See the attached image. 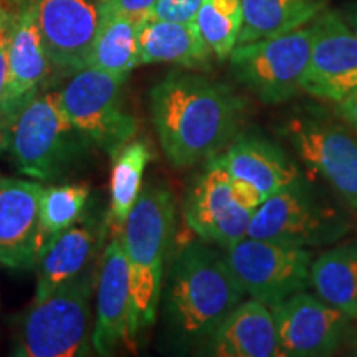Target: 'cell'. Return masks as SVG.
<instances>
[{"label":"cell","instance_id":"obj_1","mask_svg":"<svg viewBox=\"0 0 357 357\" xmlns=\"http://www.w3.org/2000/svg\"><path fill=\"white\" fill-rule=\"evenodd\" d=\"M151 116L174 167L211 160L235 141L245 102L227 84L174 71L151 89Z\"/></svg>","mask_w":357,"mask_h":357},{"label":"cell","instance_id":"obj_2","mask_svg":"<svg viewBox=\"0 0 357 357\" xmlns=\"http://www.w3.org/2000/svg\"><path fill=\"white\" fill-rule=\"evenodd\" d=\"M247 296L223 252L208 242L178 250L164 293V319L182 346L211 339L227 316Z\"/></svg>","mask_w":357,"mask_h":357},{"label":"cell","instance_id":"obj_3","mask_svg":"<svg viewBox=\"0 0 357 357\" xmlns=\"http://www.w3.org/2000/svg\"><path fill=\"white\" fill-rule=\"evenodd\" d=\"M176 200L166 185H149L129 212L121 231L131 271V326L129 337L151 328L162 298L164 263L171 243Z\"/></svg>","mask_w":357,"mask_h":357},{"label":"cell","instance_id":"obj_4","mask_svg":"<svg viewBox=\"0 0 357 357\" xmlns=\"http://www.w3.org/2000/svg\"><path fill=\"white\" fill-rule=\"evenodd\" d=\"M70 121L60 91L37 93L3 132V149L17 171L43 182L61 181L91 149Z\"/></svg>","mask_w":357,"mask_h":357},{"label":"cell","instance_id":"obj_5","mask_svg":"<svg viewBox=\"0 0 357 357\" xmlns=\"http://www.w3.org/2000/svg\"><path fill=\"white\" fill-rule=\"evenodd\" d=\"M98 271L93 263L38 303H33L20 324L13 356L84 357L93 349L91 300Z\"/></svg>","mask_w":357,"mask_h":357},{"label":"cell","instance_id":"obj_6","mask_svg":"<svg viewBox=\"0 0 357 357\" xmlns=\"http://www.w3.org/2000/svg\"><path fill=\"white\" fill-rule=\"evenodd\" d=\"M349 230L339 208L319 197L301 177L263 200L250 222V238L296 248L336 243Z\"/></svg>","mask_w":357,"mask_h":357},{"label":"cell","instance_id":"obj_7","mask_svg":"<svg viewBox=\"0 0 357 357\" xmlns=\"http://www.w3.org/2000/svg\"><path fill=\"white\" fill-rule=\"evenodd\" d=\"M312 20L291 32L240 43L229 60L235 78L265 105H281L303 91L312 47Z\"/></svg>","mask_w":357,"mask_h":357},{"label":"cell","instance_id":"obj_8","mask_svg":"<svg viewBox=\"0 0 357 357\" xmlns=\"http://www.w3.org/2000/svg\"><path fill=\"white\" fill-rule=\"evenodd\" d=\"M126 78L86 66L77 71L60 91L71 124L89 144L111 158L137 131V119L124 109L123 84Z\"/></svg>","mask_w":357,"mask_h":357},{"label":"cell","instance_id":"obj_9","mask_svg":"<svg viewBox=\"0 0 357 357\" xmlns=\"http://www.w3.org/2000/svg\"><path fill=\"white\" fill-rule=\"evenodd\" d=\"M261 202V195L247 182L231 177L215 155L190 189L184 215L204 242L225 250L247 236Z\"/></svg>","mask_w":357,"mask_h":357},{"label":"cell","instance_id":"obj_10","mask_svg":"<svg viewBox=\"0 0 357 357\" xmlns=\"http://www.w3.org/2000/svg\"><path fill=\"white\" fill-rule=\"evenodd\" d=\"M223 255L245 294L268 307L311 288L314 257L307 248L245 236Z\"/></svg>","mask_w":357,"mask_h":357},{"label":"cell","instance_id":"obj_11","mask_svg":"<svg viewBox=\"0 0 357 357\" xmlns=\"http://www.w3.org/2000/svg\"><path fill=\"white\" fill-rule=\"evenodd\" d=\"M287 137L303 162L357 212V137L336 124L306 118L289 121Z\"/></svg>","mask_w":357,"mask_h":357},{"label":"cell","instance_id":"obj_12","mask_svg":"<svg viewBox=\"0 0 357 357\" xmlns=\"http://www.w3.org/2000/svg\"><path fill=\"white\" fill-rule=\"evenodd\" d=\"M283 356H331L344 342L349 316L321 300L318 294L300 291L270 307Z\"/></svg>","mask_w":357,"mask_h":357},{"label":"cell","instance_id":"obj_13","mask_svg":"<svg viewBox=\"0 0 357 357\" xmlns=\"http://www.w3.org/2000/svg\"><path fill=\"white\" fill-rule=\"evenodd\" d=\"M312 47L303 91L337 102L357 91V33L337 12L312 20Z\"/></svg>","mask_w":357,"mask_h":357},{"label":"cell","instance_id":"obj_14","mask_svg":"<svg viewBox=\"0 0 357 357\" xmlns=\"http://www.w3.org/2000/svg\"><path fill=\"white\" fill-rule=\"evenodd\" d=\"M102 10V0H35L43 47L53 66L75 73L86 68Z\"/></svg>","mask_w":357,"mask_h":357},{"label":"cell","instance_id":"obj_15","mask_svg":"<svg viewBox=\"0 0 357 357\" xmlns=\"http://www.w3.org/2000/svg\"><path fill=\"white\" fill-rule=\"evenodd\" d=\"M131 271L123 235H113L101 257L96 283V319L93 351L111 356L121 342H131Z\"/></svg>","mask_w":357,"mask_h":357},{"label":"cell","instance_id":"obj_16","mask_svg":"<svg viewBox=\"0 0 357 357\" xmlns=\"http://www.w3.org/2000/svg\"><path fill=\"white\" fill-rule=\"evenodd\" d=\"M43 185L20 178H0V261L29 270L38 260L40 200Z\"/></svg>","mask_w":357,"mask_h":357},{"label":"cell","instance_id":"obj_17","mask_svg":"<svg viewBox=\"0 0 357 357\" xmlns=\"http://www.w3.org/2000/svg\"><path fill=\"white\" fill-rule=\"evenodd\" d=\"M50 65L37 24L35 3H30L15 15L8 43V75L2 108L3 132L22 106L37 95L40 84L50 75Z\"/></svg>","mask_w":357,"mask_h":357},{"label":"cell","instance_id":"obj_18","mask_svg":"<svg viewBox=\"0 0 357 357\" xmlns=\"http://www.w3.org/2000/svg\"><path fill=\"white\" fill-rule=\"evenodd\" d=\"M106 231L96 222L86 220L71 225L56 235L37 261L35 301L45 300L56 288L83 273L96 260Z\"/></svg>","mask_w":357,"mask_h":357},{"label":"cell","instance_id":"obj_19","mask_svg":"<svg viewBox=\"0 0 357 357\" xmlns=\"http://www.w3.org/2000/svg\"><path fill=\"white\" fill-rule=\"evenodd\" d=\"M211 354L218 357L283 356L270 307L252 298L240 303L212 334Z\"/></svg>","mask_w":357,"mask_h":357},{"label":"cell","instance_id":"obj_20","mask_svg":"<svg viewBox=\"0 0 357 357\" xmlns=\"http://www.w3.org/2000/svg\"><path fill=\"white\" fill-rule=\"evenodd\" d=\"M236 181L252 185L265 200L300 177V171L273 142L260 137H238L218 155Z\"/></svg>","mask_w":357,"mask_h":357},{"label":"cell","instance_id":"obj_21","mask_svg":"<svg viewBox=\"0 0 357 357\" xmlns=\"http://www.w3.org/2000/svg\"><path fill=\"white\" fill-rule=\"evenodd\" d=\"M211 48L195 22L149 19L137 33V63H174L184 68H207Z\"/></svg>","mask_w":357,"mask_h":357},{"label":"cell","instance_id":"obj_22","mask_svg":"<svg viewBox=\"0 0 357 357\" xmlns=\"http://www.w3.org/2000/svg\"><path fill=\"white\" fill-rule=\"evenodd\" d=\"M311 288L357 321V240L336 245L311 263Z\"/></svg>","mask_w":357,"mask_h":357},{"label":"cell","instance_id":"obj_23","mask_svg":"<svg viewBox=\"0 0 357 357\" xmlns=\"http://www.w3.org/2000/svg\"><path fill=\"white\" fill-rule=\"evenodd\" d=\"M321 8V0H242L238 45L305 26L319 15Z\"/></svg>","mask_w":357,"mask_h":357},{"label":"cell","instance_id":"obj_24","mask_svg":"<svg viewBox=\"0 0 357 357\" xmlns=\"http://www.w3.org/2000/svg\"><path fill=\"white\" fill-rule=\"evenodd\" d=\"M137 33L139 25L123 13L105 6L100 30L89 53L88 66L118 77H128L129 71L139 65Z\"/></svg>","mask_w":357,"mask_h":357},{"label":"cell","instance_id":"obj_25","mask_svg":"<svg viewBox=\"0 0 357 357\" xmlns=\"http://www.w3.org/2000/svg\"><path fill=\"white\" fill-rule=\"evenodd\" d=\"M153 159V151L146 141H129L113 155L111 171L109 227L113 235L121 234L129 212L141 194L142 174Z\"/></svg>","mask_w":357,"mask_h":357},{"label":"cell","instance_id":"obj_26","mask_svg":"<svg viewBox=\"0 0 357 357\" xmlns=\"http://www.w3.org/2000/svg\"><path fill=\"white\" fill-rule=\"evenodd\" d=\"M88 197L89 187L86 184L45 187L40 200L38 258L56 235L79 220Z\"/></svg>","mask_w":357,"mask_h":357},{"label":"cell","instance_id":"obj_27","mask_svg":"<svg viewBox=\"0 0 357 357\" xmlns=\"http://www.w3.org/2000/svg\"><path fill=\"white\" fill-rule=\"evenodd\" d=\"M194 22L213 55L225 60L238 45L243 24L242 0H204Z\"/></svg>","mask_w":357,"mask_h":357},{"label":"cell","instance_id":"obj_28","mask_svg":"<svg viewBox=\"0 0 357 357\" xmlns=\"http://www.w3.org/2000/svg\"><path fill=\"white\" fill-rule=\"evenodd\" d=\"M204 0H158L151 19L169 22H194Z\"/></svg>","mask_w":357,"mask_h":357},{"label":"cell","instance_id":"obj_29","mask_svg":"<svg viewBox=\"0 0 357 357\" xmlns=\"http://www.w3.org/2000/svg\"><path fill=\"white\" fill-rule=\"evenodd\" d=\"M13 25H15V15L10 13L7 20L3 22L0 29V144L3 146V124H2V108L3 96H6L7 88V75H8V43H10Z\"/></svg>","mask_w":357,"mask_h":357},{"label":"cell","instance_id":"obj_30","mask_svg":"<svg viewBox=\"0 0 357 357\" xmlns=\"http://www.w3.org/2000/svg\"><path fill=\"white\" fill-rule=\"evenodd\" d=\"M102 2L106 7L131 19L141 29V25L151 19V13L158 0H102Z\"/></svg>","mask_w":357,"mask_h":357},{"label":"cell","instance_id":"obj_31","mask_svg":"<svg viewBox=\"0 0 357 357\" xmlns=\"http://www.w3.org/2000/svg\"><path fill=\"white\" fill-rule=\"evenodd\" d=\"M334 105H336L337 114L357 131V91L351 93Z\"/></svg>","mask_w":357,"mask_h":357},{"label":"cell","instance_id":"obj_32","mask_svg":"<svg viewBox=\"0 0 357 357\" xmlns=\"http://www.w3.org/2000/svg\"><path fill=\"white\" fill-rule=\"evenodd\" d=\"M10 10H8V7H7V3L3 2V0H0V29H2V25H3V22L7 20V17L10 15Z\"/></svg>","mask_w":357,"mask_h":357},{"label":"cell","instance_id":"obj_33","mask_svg":"<svg viewBox=\"0 0 357 357\" xmlns=\"http://www.w3.org/2000/svg\"><path fill=\"white\" fill-rule=\"evenodd\" d=\"M347 24H349L352 26V30H354V32L357 33V8L349 15V19H347Z\"/></svg>","mask_w":357,"mask_h":357},{"label":"cell","instance_id":"obj_34","mask_svg":"<svg viewBox=\"0 0 357 357\" xmlns=\"http://www.w3.org/2000/svg\"><path fill=\"white\" fill-rule=\"evenodd\" d=\"M2 149H3V146H2V144H0V153H2Z\"/></svg>","mask_w":357,"mask_h":357}]
</instances>
